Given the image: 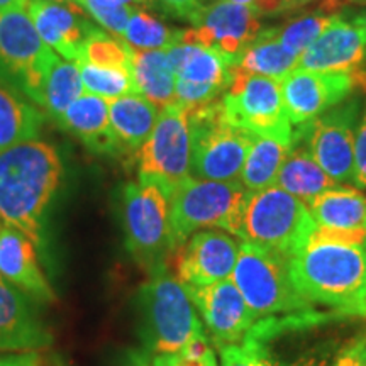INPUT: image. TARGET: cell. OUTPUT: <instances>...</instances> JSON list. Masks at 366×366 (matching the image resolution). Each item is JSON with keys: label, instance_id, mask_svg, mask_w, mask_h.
Listing matches in <instances>:
<instances>
[{"label": "cell", "instance_id": "6da1fadb", "mask_svg": "<svg viewBox=\"0 0 366 366\" xmlns=\"http://www.w3.org/2000/svg\"><path fill=\"white\" fill-rule=\"evenodd\" d=\"M61 177L58 149L46 141H24L0 153V217L36 248L44 246V214Z\"/></svg>", "mask_w": 366, "mask_h": 366}, {"label": "cell", "instance_id": "7a4b0ae2", "mask_svg": "<svg viewBox=\"0 0 366 366\" xmlns=\"http://www.w3.org/2000/svg\"><path fill=\"white\" fill-rule=\"evenodd\" d=\"M288 274L297 292L312 305L341 315H366L365 246L312 234L305 248L288 259Z\"/></svg>", "mask_w": 366, "mask_h": 366}, {"label": "cell", "instance_id": "3957f363", "mask_svg": "<svg viewBox=\"0 0 366 366\" xmlns=\"http://www.w3.org/2000/svg\"><path fill=\"white\" fill-rule=\"evenodd\" d=\"M136 309L137 332L149 355L178 353L209 337L185 285L168 273L167 264L149 272L148 282L137 290Z\"/></svg>", "mask_w": 366, "mask_h": 366}, {"label": "cell", "instance_id": "277c9868", "mask_svg": "<svg viewBox=\"0 0 366 366\" xmlns=\"http://www.w3.org/2000/svg\"><path fill=\"white\" fill-rule=\"evenodd\" d=\"M315 227L307 205L280 187L272 185L249 192L237 237L288 262L305 248Z\"/></svg>", "mask_w": 366, "mask_h": 366}, {"label": "cell", "instance_id": "5b68a950", "mask_svg": "<svg viewBox=\"0 0 366 366\" xmlns=\"http://www.w3.org/2000/svg\"><path fill=\"white\" fill-rule=\"evenodd\" d=\"M249 190L241 182H214L187 177L170 194L173 253L204 229H222L237 237Z\"/></svg>", "mask_w": 366, "mask_h": 366}, {"label": "cell", "instance_id": "8992f818", "mask_svg": "<svg viewBox=\"0 0 366 366\" xmlns=\"http://www.w3.org/2000/svg\"><path fill=\"white\" fill-rule=\"evenodd\" d=\"M187 114L192 137L190 177L239 182L242 164L256 134L227 121L222 97L187 109Z\"/></svg>", "mask_w": 366, "mask_h": 366}, {"label": "cell", "instance_id": "52a82bcc", "mask_svg": "<svg viewBox=\"0 0 366 366\" xmlns=\"http://www.w3.org/2000/svg\"><path fill=\"white\" fill-rule=\"evenodd\" d=\"M58 59L26 9L0 11V84L43 107L46 81Z\"/></svg>", "mask_w": 366, "mask_h": 366}, {"label": "cell", "instance_id": "ba28073f", "mask_svg": "<svg viewBox=\"0 0 366 366\" xmlns=\"http://www.w3.org/2000/svg\"><path fill=\"white\" fill-rule=\"evenodd\" d=\"M126 248L141 267L153 272L173 253L170 194L157 182H129L121 192Z\"/></svg>", "mask_w": 366, "mask_h": 366}, {"label": "cell", "instance_id": "9c48e42d", "mask_svg": "<svg viewBox=\"0 0 366 366\" xmlns=\"http://www.w3.org/2000/svg\"><path fill=\"white\" fill-rule=\"evenodd\" d=\"M231 280L256 319L315 312L314 305L292 283L287 259L248 242L241 241Z\"/></svg>", "mask_w": 366, "mask_h": 366}, {"label": "cell", "instance_id": "30bf717a", "mask_svg": "<svg viewBox=\"0 0 366 366\" xmlns=\"http://www.w3.org/2000/svg\"><path fill=\"white\" fill-rule=\"evenodd\" d=\"M222 104L232 126L294 146V126L287 117L280 80L251 75L234 66Z\"/></svg>", "mask_w": 366, "mask_h": 366}, {"label": "cell", "instance_id": "8fae6325", "mask_svg": "<svg viewBox=\"0 0 366 366\" xmlns=\"http://www.w3.org/2000/svg\"><path fill=\"white\" fill-rule=\"evenodd\" d=\"M360 114V95H351L314 121L294 127V146H304L334 182L353 183L355 139Z\"/></svg>", "mask_w": 366, "mask_h": 366}, {"label": "cell", "instance_id": "7c38bea8", "mask_svg": "<svg viewBox=\"0 0 366 366\" xmlns=\"http://www.w3.org/2000/svg\"><path fill=\"white\" fill-rule=\"evenodd\" d=\"M192 137L187 107L173 102L159 112L157 126L137 153V180L157 182L168 194L190 177Z\"/></svg>", "mask_w": 366, "mask_h": 366}, {"label": "cell", "instance_id": "4fadbf2b", "mask_svg": "<svg viewBox=\"0 0 366 366\" xmlns=\"http://www.w3.org/2000/svg\"><path fill=\"white\" fill-rule=\"evenodd\" d=\"M189 22H192V27L180 29L182 44L216 48L236 59H239L246 46L253 43L264 29L249 6L226 0H216L202 6Z\"/></svg>", "mask_w": 366, "mask_h": 366}, {"label": "cell", "instance_id": "5bb4252c", "mask_svg": "<svg viewBox=\"0 0 366 366\" xmlns=\"http://www.w3.org/2000/svg\"><path fill=\"white\" fill-rule=\"evenodd\" d=\"M282 99L292 126L314 121L320 114L345 102L356 92L345 71H310L295 68L280 80Z\"/></svg>", "mask_w": 366, "mask_h": 366}, {"label": "cell", "instance_id": "9a60e30c", "mask_svg": "<svg viewBox=\"0 0 366 366\" xmlns=\"http://www.w3.org/2000/svg\"><path fill=\"white\" fill-rule=\"evenodd\" d=\"M297 68L345 71L351 79L366 75V27L345 11L332 14L329 26L299 56Z\"/></svg>", "mask_w": 366, "mask_h": 366}, {"label": "cell", "instance_id": "2e32d148", "mask_svg": "<svg viewBox=\"0 0 366 366\" xmlns=\"http://www.w3.org/2000/svg\"><path fill=\"white\" fill-rule=\"evenodd\" d=\"M185 288L217 347L239 345L254 326V314L231 278L204 287L185 285Z\"/></svg>", "mask_w": 366, "mask_h": 366}, {"label": "cell", "instance_id": "e0dca14e", "mask_svg": "<svg viewBox=\"0 0 366 366\" xmlns=\"http://www.w3.org/2000/svg\"><path fill=\"white\" fill-rule=\"evenodd\" d=\"M241 239L222 229H204L178 249L177 273L183 285L204 287L231 278Z\"/></svg>", "mask_w": 366, "mask_h": 366}, {"label": "cell", "instance_id": "ac0fdd59", "mask_svg": "<svg viewBox=\"0 0 366 366\" xmlns=\"http://www.w3.org/2000/svg\"><path fill=\"white\" fill-rule=\"evenodd\" d=\"M53 345V334L33 299L0 274V351H41Z\"/></svg>", "mask_w": 366, "mask_h": 366}, {"label": "cell", "instance_id": "d6986e66", "mask_svg": "<svg viewBox=\"0 0 366 366\" xmlns=\"http://www.w3.org/2000/svg\"><path fill=\"white\" fill-rule=\"evenodd\" d=\"M26 9L41 39L61 58L79 63L86 34L94 26L85 17V9L71 0H31Z\"/></svg>", "mask_w": 366, "mask_h": 366}, {"label": "cell", "instance_id": "ffe728a7", "mask_svg": "<svg viewBox=\"0 0 366 366\" xmlns=\"http://www.w3.org/2000/svg\"><path fill=\"white\" fill-rule=\"evenodd\" d=\"M0 274L34 302H54L56 294L39 267L36 246L17 229H0Z\"/></svg>", "mask_w": 366, "mask_h": 366}, {"label": "cell", "instance_id": "44dd1931", "mask_svg": "<svg viewBox=\"0 0 366 366\" xmlns=\"http://www.w3.org/2000/svg\"><path fill=\"white\" fill-rule=\"evenodd\" d=\"M58 126L79 137L94 153L121 157L109 119V102L105 99L92 94L80 95L66 109Z\"/></svg>", "mask_w": 366, "mask_h": 366}, {"label": "cell", "instance_id": "7402d4cb", "mask_svg": "<svg viewBox=\"0 0 366 366\" xmlns=\"http://www.w3.org/2000/svg\"><path fill=\"white\" fill-rule=\"evenodd\" d=\"M164 51L177 79L214 85L224 92L231 84L232 71L237 65L234 56L205 46L178 43Z\"/></svg>", "mask_w": 366, "mask_h": 366}, {"label": "cell", "instance_id": "603a6c76", "mask_svg": "<svg viewBox=\"0 0 366 366\" xmlns=\"http://www.w3.org/2000/svg\"><path fill=\"white\" fill-rule=\"evenodd\" d=\"M109 102V119L121 157L134 154L148 141L157 126L159 109L139 94H127Z\"/></svg>", "mask_w": 366, "mask_h": 366}, {"label": "cell", "instance_id": "cb8c5ba5", "mask_svg": "<svg viewBox=\"0 0 366 366\" xmlns=\"http://www.w3.org/2000/svg\"><path fill=\"white\" fill-rule=\"evenodd\" d=\"M131 75L136 94L153 102L159 111L177 102V75L168 63L164 49L134 51L131 56Z\"/></svg>", "mask_w": 366, "mask_h": 366}, {"label": "cell", "instance_id": "d4e9b609", "mask_svg": "<svg viewBox=\"0 0 366 366\" xmlns=\"http://www.w3.org/2000/svg\"><path fill=\"white\" fill-rule=\"evenodd\" d=\"M274 185L300 199L302 202L307 205L317 195L340 187V183L334 182L319 167V163L315 162L312 154L304 146L295 144L290 149V153L287 154Z\"/></svg>", "mask_w": 366, "mask_h": 366}, {"label": "cell", "instance_id": "484cf974", "mask_svg": "<svg viewBox=\"0 0 366 366\" xmlns=\"http://www.w3.org/2000/svg\"><path fill=\"white\" fill-rule=\"evenodd\" d=\"M315 226L342 231H366V197L356 189L324 192L307 204Z\"/></svg>", "mask_w": 366, "mask_h": 366}, {"label": "cell", "instance_id": "4316f807", "mask_svg": "<svg viewBox=\"0 0 366 366\" xmlns=\"http://www.w3.org/2000/svg\"><path fill=\"white\" fill-rule=\"evenodd\" d=\"M38 105L0 84V153L24 141L38 139L44 114Z\"/></svg>", "mask_w": 366, "mask_h": 366}, {"label": "cell", "instance_id": "83f0119b", "mask_svg": "<svg viewBox=\"0 0 366 366\" xmlns=\"http://www.w3.org/2000/svg\"><path fill=\"white\" fill-rule=\"evenodd\" d=\"M299 65V54L285 48L273 33V27H264L253 43L239 54L237 65L251 75L269 76L282 80Z\"/></svg>", "mask_w": 366, "mask_h": 366}, {"label": "cell", "instance_id": "f1b7e54d", "mask_svg": "<svg viewBox=\"0 0 366 366\" xmlns=\"http://www.w3.org/2000/svg\"><path fill=\"white\" fill-rule=\"evenodd\" d=\"M292 148L294 146L256 134L239 175L242 187L249 192H258L274 185L278 172Z\"/></svg>", "mask_w": 366, "mask_h": 366}, {"label": "cell", "instance_id": "f546056e", "mask_svg": "<svg viewBox=\"0 0 366 366\" xmlns=\"http://www.w3.org/2000/svg\"><path fill=\"white\" fill-rule=\"evenodd\" d=\"M84 84L79 70V63L59 58L49 73L46 81L43 109L58 124L66 109L84 95Z\"/></svg>", "mask_w": 366, "mask_h": 366}, {"label": "cell", "instance_id": "4dcf8cb0", "mask_svg": "<svg viewBox=\"0 0 366 366\" xmlns=\"http://www.w3.org/2000/svg\"><path fill=\"white\" fill-rule=\"evenodd\" d=\"M122 41L134 51L168 49L180 43V29H172L144 9L132 7Z\"/></svg>", "mask_w": 366, "mask_h": 366}, {"label": "cell", "instance_id": "1f68e13d", "mask_svg": "<svg viewBox=\"0 0 366 366\" xmlns=\"http://www.w3.org/2000/svg\"><path fill=\"white\" fill-rule=\"evenodd\" d=\"M131 56L132 49L124 41L107 34V31H104L102 27L92 26L81 48L80 61L100 68L131 70Z\"/></svg>", "mask_w": 366, "mask_h": 366}, {"label": "cell", "instance_id": "d6a6232c", "mask_svg": "<svg viewBox=\"0 0 366 366\" xmlns=\"http://www.w3.org/2000/svg\"><path fill=\"white\" fill-rule=\"evenodd\" d=\"M79 70L84 89L100 99L112 100L124 97L127 94H136V85L131 70L121 68H100L80 61Z\"/></svg>", "mask_w": 366, "mask_h": 366}, {"label": "cell", "instance_id": "836d02e7", "mask_svg": "<svg viewBox=\"0 0 366 366\" xmlns=\"http://www.w3.org/2000/svg\"><path fill=\"white\" fill-rule=\"evenodd\" d=\"M329 21H331V16L314 11L302 14L280 27H273V33L285 48L300 56L329 26Z\"/></svg>", "mask_w": 366, "mask_h": 366}, {"label": "cell", "instance_id": "e575fe53", "mask_svg": "<svg viewBox=\"0 0 366 366\" xmlns=\"http://www.w3.org/2000/svg\"><path fill=\"white\" fill-rule=\"evenodd\" d=\"M221 366H294L274 358L262 340L244 337L239 345L217 347Z\"/></svg>", "mask_w": 366, "mask_h": 366}, {"label": "cell", "instance_id": "d590c367", "mask_svg": "<svg viewBox=\"0 0 366 366\" xmlns=\"http://www.w3.org/2000/svg\"><path fill=\"white\" fill-rule=\"evenodd\" d=\"M153 366H219L209 337H200L178 353L154 355Z\"/></svg>", "mask_w": 366, "mask_h": 366}, {"label": "cell", "instance_id": "8d00e7d4", "mask_svg": "<svg viewBox=\"0 0 366 366\" xmlns=\"http://www.w3.org/2000/svg\"><path fill=\"white\" fill-rule=\"evenodd\" d=\"M355 187L366 189V100L355 139Z\"/></svg>", "mask_w": 366, "mask_h": 366}, {"label": "cell", "instance_id": "74e56055", "mask_svg": "<svg viewBox=\"0 0 366 366\" xmlns=\"http://www.w3.org/2000/svg\"><path fill=\"white\" fill-rule=\"evenodd\" d=\"M0 366H54L39 351H17L6 353L0 351Z\"/></svg>", "mask_w": 366, "mask_h": 366}, {"label": "cell", "instance_id": "f35d334b", "mask_svg": "<svg viewBox=\"0 0 366 366\" xmlns=\"http://www.w3.org/2000/svg\"><path fill=\"white\" fill-rule=\"evenodd\" d=\"M334 366H366V334H361L353 342H350Z\"/></svg>", "mask_w": 366, "mask_h": 366}, {"label": "cell", "instance_id": "ab89813d", "mask_svg": "<svg viewBox=\"0 0 366 366\" xmlns=\"http://www.w3.org/2000/svg\"><path fill=\"white\" fill-rule=\"evenodd\" d=\"M157 4L164 12L185 21H190L192 16L202 7L200 0H157Z\"/></svg>", "mask_w": 366, "mask_h": 366}, {"label": "cell", "instance_id": "60d3db41", "mask_svg": "<svg viewBox=\"0 0 366 366\" xmlns=\"http://www.w3.org/2000/svg\"><path fill=\"white\" fill-rule=\"evenodd\" d=\"M251 9L258 17H274L290 12L288 0H253Z\"/></svg>", "mask_w": 366, "mask_h": 366}, {"label": "cell", "instance_id": "b9f144b4", "mask_svg": "<svg viewBox=\"0 0 366 366\" xmlns=\"http://www.w3.org/2000/svg\"><path fill=\"white\" fill-rule=\"evenodd\" d=\"M119 366H153V358L146 350H129L122 356Z\"/></svg>", "mask_w": 366, "mask_h": 366}, {"label": "cell", "instance_id": "7bdbcfd3", "mask_svg": "<svg viewBox=\"0 0 366 366\" xmlns=\"http://www.w3.org/2000/svg\"><path fill=\"white\" fill-rule=\"evenodd\" d=\"M310 2H320L317 11L326 14V12H341L342 7L347 6V0H309Z\"/></svg>", "mask_w": 366, "mask_h": 366}, {"label": "cell", "instance_id": "ee69618b", "mask_svg": "<svg viewBox=\"0 0 366 366\" xmlns=\"http://www.w3.org/2000/svg\"><path fill=\"white\" fill-rule=\"evenodd\" d=\"M6 9H26V4L22 0H0V11Z\"/></svg>", "mask_w": 366, "mask_h": 366}, {"label": "cell", "instance_id": "f6af8a7d", "mask_svg": "<svg viewBox=\"0 0 366 366\" xmlns=\"http://www.w3.org/2000/svg\"><path fill=\"white\" fill-rule=\"evenodd\" d=\"M347 16L353 17L356 22H360L361 26L366 27V9H361V11H345Z\"/></svg>", "mask_w": 366, "mask_h": 366}, {"label": "cell", "instance_id": "bcb514c9", "mask_svg": "<svg viewBox=\"0 0 366 366\" xmlns=\"http://www.w3.org/2000/svg\"><path fill=\"white\" fill-rule=\"evenodd\" d=\"M136 7H144V9H154L158 7L157 0H132Z\"/></svg>", "mask_w": 366, "mask_h": 366}, {"label": "cell", "instance_id": "7dc6e473", "mask_svg": "<svg viewBox=\"0 0 366 366\" xmlns=\"http://www.w3.org/2000/svg\"><path fill=\"white\" fill-rule=\"evenodd\" d=\"M309 0H288V7H290V12L292 11H297V9L307 6Z\"/></svg>", "mask_w": 366, "mask_h": 366}, {"label": "cell", "instance_id": "c3c4849f", "mask_svg": "<svg viewBox=\"0 0 366 366\" xmlns=\"http://www.w3.org/2000/svg\"><path fill=\"white\" fill-rule=\"evenodd\" d=\"M226 2H232V4H241V6H249L253 4V0H226Z\"/></svg>", "mask_w": 366, "mask_h": 366}, {"label": "cell", "instance_id": "681fc988", "mask_svg": "<svg viewBox=\"0 0 366 366\" xmlns=\"http://www.w3.org/2000/svg\"><path fill=\"white\" fill-rule=\"evenodd\" d=\"M350 4H356V6H366V0H347Z\"/></svg>", "mask_w": 366, "mask_h": 366}, {"label": "cell", "instance_id": "f907efd6", "mask_svg": "<svg viewBox=\"0 0 366 366\" xmlns=\"http://www.w3.org/2000/svg\"><path fill=\"white\" fill-rule=\"evenodd\" d=\"M49 2H68V0H49Z\"/></svg>", "mask_w": 366, "mask_h": 366}, {"label": "cell", "instance_id": "816d5d0a", "mask_svg": "<svg viewBox=\"0 0 366 366\" xmlns=\"http://www.w3.org/2000/svg\"><path fill=\"white\" fill-rule=\"evenodd\" d=\"M22 2H24V4H26V6H27V2H31V0H22Z\"/></svg>", "mask_w": 366, "mask_h": 366}, {"label": "cell", "instance_id": "f5cc1de1", "mask_svg": "<svg viewBox=\"0 0 366 366\" xmlns=\"http://www.w3.org/2000/svg\"><path fill=\"white\" fill-rule=\"evenodd\" d=\"M365 249H366V246H365Z\"/></svg>", "mask_w": 366, "mask_h": 366}]
</instances>
